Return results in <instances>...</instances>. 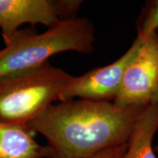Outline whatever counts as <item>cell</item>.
Segmentation results:
<instances>
[{
  "mask_svg": "<svg viewBox=\"0 0 158 158\" xmlns=\"http://www.w3.org/2000/svg\"><path fill=\"white\" fill-rule=\"evenodd\" d=\"M127 149V143L108 149L88 158H122Z\"/></svg>",
  "mask_w": 158,
  "mask_h": 158,
  "instance_id": "11",
  "label": "cell"
},
{
  "mask_svg": "<svg viewBox=\"0 0 158 158\" xmlns=\"http://www.w3.org/2000/svg\"><path fill=\"white\" fill-rule=\"evenodd\" d=\"M138 37L143 40L158 31V0L147 1L137 21Z\"/></svg>",
  "mask_w": 158,
  "mask_h": 158,
  "instance_id": "9",
  "label": "cell"
},
{
  "mask_svg": "<svg viewBox=\"0 0 158 158\" xmlns=\"http://www.w3.org/2000/svg\"><path fill=\"white\" fill-rule=\"evenodd\" d=\"M158 90V36L143 40L124 73L121 89L113 102L118 108L146 107Z\"/></svg>",
  "mask_w": 158,
  "mask_h": 158,
  "instance_id": "4",
  "label": "cell"
},
{
  "mask_svg": "<svg viewBox=\"0 0 158 158\" xmlns=\"http://www.w3.org/2000/svg\"><path fill=\"white\" fill-rule=\"evenodd\" d=\"M142 42L143 39L137 36L125 54L115 62L93 69L81 76L74 77L59 101L74 98L92 101H114L121 89L126 69L137 54Z\"/></svg>",
  "mask_w": 158,
  "mask_h": 158,
  "instance_id": "5",
  "label": "cell"
},
{
  "mask_svg": "<svg viewBox=\"0 0 158 158\" xmlns=\"http://www.w3.org/2000/svg\"><path fill=\"white\" fill-rule=\"evenodd\" d=\"M94 40L95 30L86 18L61 20L43 33L19 29L0 50V78L44 64L64 51L89 54Z\"/></svg>",
  "mask_w": 158,
  "mask_h": 158,
  "instance_id": "2",
  "label": "cell"
},
{
  "mask_svg": "<svg viewBox=\"0 0 158 158\" xmlns=\"http://www.w3.org/2000/svg\"><path fill=\"white\" fill-rule=\"evenodd\" d=\"M151 102H154V103L157 104L158 106V90H157V92H156L155 96H154V98H153ZM155 151L157 152L158 153V144L155 147Z\"/></svg>",
  "mask_w": 158,
  "mask_h": 158,
  "instance_id": "12",
  "label": "cell"
},
{
  "mask_svg": "<svg viewBox=\"0 0 158 158\" xmlns=\"http://www.w3.org/2000/svg\"><path fill=\"white\" fill-rule=\"evenodd\" d=\"M61 20L59 0H0V28L5 43L23 23L50 27Z\"/></svg>",
  "mask_w": 158,
  "mask_h": 158,
  "instance_id": "6",
  "label": "cell"
},
{
  "mask_svg": "<svg viewBox=\"0 0 158 158\" xmlns=\"http://www.w3.org/2000/svg\"><path fill=\"white\" fill-rule=\"evenodd\" d=\"M158 129V106L150 102L138 118L122 158H157L152 142Z\"/></svg>",
  "mask_w": 158,
  "mask_h": 158,
  "instance_id": "8",
  "label": "cell"
},
{
  "mask_svg": "<svg viewBox=\"0 0 158 158\" xmlns=\"http://www.w3.org/2000/svg\"><path fill=\"white\" fill-rule=\"evenodd\" d=\"M0 158H53V152L37 143L28 124L0 119Z\"/></svg>",
  "mask_w": 158,
  "mask_h": 158,
  "instance_id": "7",
  "label": "cell"
},
{
  "mask_svg": "<svg viewBox=\"0 0 158 158\" xmlns=\"http://www.w3.org/2000/svg\"><path fill=\"white\" fill-rule=\"evenodd\" d=\"M157 36H158V31L157 32Z\"/></svg>",
  "mask_w": 158,
  "mask_h": 158,
  "instance_id": "13",
  "label": "cell"
},
{
  "mask_svg": "<svg viewBox=\"0 0 158 158\" xmlns=\"http://www.w3.org/2000/svg\"><path fill=\"white\" fill-rule=\"evenodd\" d=\"M74 76L45 62L0 78V119L28 124L69 87Z\"/></svg>",
  "mask_w": 158,
  "mask_h": 158,
  "instance_id": "3",
  "label": "cell"
},
{
  "mask_svg": "<svg viewBox=\"0 0 158 158\" xmlns=\"http://www.w3.org/2000/svg\"><path fill=\"white\" fill-rule=\"evenodd\" d=\"M60 5L62 19H76L77 12L83 2L80 0H59Z\"/></svg>",
  "mask_w": 158,
  "mask_h": 158,
  "instance_id": "10",
  "label": "cell"
},
{
  "mask_svg": "<svg viewBox=\"0 0 158 158\" xmlns=\"http://www.w3.org/2000/svg\"><path fill=\"white\" fill-rule=\"evenodd\" d=\"M146 107L118 108L110 102L70 100L52 104L27 124L45 136L53 158H88L127 143Z\"/></svg>",
  "mask_w": 158,
  "mask_h": 158,
  "instance_id": "1",
  "label": "cell"
}]
</instances>
